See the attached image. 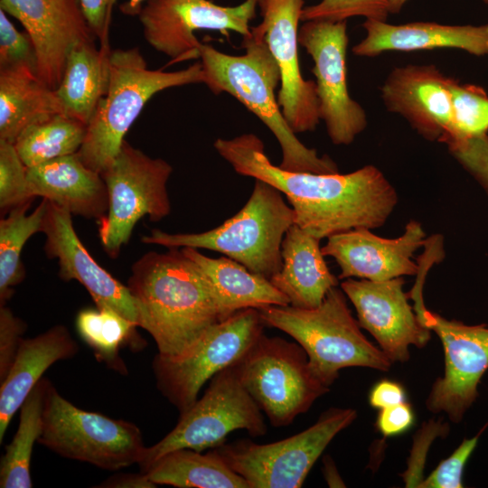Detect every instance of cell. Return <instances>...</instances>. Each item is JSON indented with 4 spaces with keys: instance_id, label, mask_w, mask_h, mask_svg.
Listing matches in <instances>:
<instances>
[{
    "instance_id": "cell-1",
    "label": "cell",
    "mask_w": 488,
    "mask_h": 488,
    "mask_svg": "<svg viewBox=\"0 0 488 488\" xmlns=\"http://www.w3.org/2000/svg\"><path fill=\"white\" fill-rule=\"evenodd\" d=\"M213 146L236 173L262 180L285 194L295 223L320 239L380 227L398 203L394 187L371 164L345 174L284 170L270 162L263 142L251 133L218 138Z\"/></svg>"
},
{
    "instance_id": "cell-2",
    "label": "cell",
    "mask_w": 488,
    "mask_h": 488,
    "mask_svg": "<svg viewBox=\"0 0 488 488\" xmlns=\"http://www.w3.org/2000/svg\"><path fill=\"white\" fill-rule=\"evenodd\" d=\"M131 270L127 287L138 326L151 334L159 354L181 355L221 321L205 275L179 248L147 252Z\"/></svg>"
},
{
    "instance_id": "cell-3",
    "label": "cell",
    "mask_w": 488,
    "mask_h": 488,
    "mask_svg": "<svg viewBox=\"0 0 488 488\" xmlns=\"http://www.w3.org/2000/svg\"><path fill=\"white\" fill-rule=\"evenodd\" d=\"M244 54H227L211 45L202 43L200 60L204 82L218 95L233 96L252 112L277 138L282 150L280 168L292 172L315 174L339 173L328 156L305 146L286 120L276 97L280 85V71L262 33L257 26L243 37Z\"/></svg>"
},
{
    "instance_id": "cell-4",
    "label": "cell",
    "mask_w": 488,
    "mask_h": 488,
    "mask_svg": "<svg viewBox=\"0 0 488 488\" xmlns=\"http://www.w3.org/2000/svg\"><path fill=\"white\" fill-rule=\"evenodd\" d=\"M203 82L201 61L175 71L150 70L139 48L111 50L108 90L88 124L85 139L76 154L85 165L101 174L154 95L169 88Z\"/></svg>"
},
{
    "instance_id": "cell-5",
    "label": "cell",
    "mask_w": 488,
    "mask_h": 488,
    "mask_svg": "<svg viewBox=\"0 0 488 488\" xmlns=\"http://www.w3.org/2000/svg\"><path fill=\"white\" fill-rule=\"evenodd\" d=\"M258 310L265 326L285 332L305 350L312 372L328 388L347 367L390 369V360L361 333L342 288L333 287L314 308L288 305Z\"/></svg>"
},
{
    "instance_id": "cell-6",
    "label": "cell",
    "mask_w": 488,
    "mask_h": 488,
    "mask_svg": "<svg viewBox=\"0 0 488 488\" xmlns=\"http://www.w3.org/2000/svg\"><path fill=\"white\" fill-rule=\"evenodd\" d=\"M295 223V212L282 193L256 179L242 209L220 226L201 233H167L158 229L141 238L144 244L214 250L267 279L282 267L285 234Z\"/></svg>"
},
{
    "instance_id": "cell-7",
    "label": "cell",
    "mask_w": 488,
    "mask_h": 488,
    "mask_svg": "<svg viewBox=\"0 0 488 488\" xmlns=\"http://www.w3.org/2000/svg\"><path fill=\"white\" fill-rule=\"evenodd\" d=\"M232 366L275 427L290 425L330 390L312 372L306 352L297 343L263 333Z\"/></svg>"
},
{
    "instance_id": "cell-8",
    "label": "cell",
    "mask_w": 488,
    "mask_h": 488,
    "mask_svg": "<svg viewBox=\"0 0 488 488\" xmlns=\"http://www.w3.org/2000/svg\"><path fill=\"white\" fill-rule=\"evenodd\" d=\"M38 443L61 456L109 471L138 464L145 449L135 424L80 409L61 396L52 383Z\"/></svg>"
},
{
    "instance_id": "cell-9",
    "label": "cell",
    "mask_w": 488,
    "mask_h": 488,
    "mask_svg": "<svg viewBox=\"0 0 488 488\" xmlns=\"http://www.w3.org/2000/svg\"><path fill=\"white\" fill-rule=\"evenodd\" d=\"M238 429H245L253 437L267 433L261 409L231 365L212 377L204 394L180 414L175 427L163 439L145 447L138 463L141 473L145 474L157 459L176 449L202 452L218 447Z\"/></svg>"
},
{
    "instance_id": "cell-10",
    "label": "cell",
    "mask_w": 488,
    "mask_h": 488,
    "mask_svg": "<svg viewBox=\"0 0 488 488\" xmlns=\"http://www.w3.org/2000/svg\"><path fill=\"white\" fill-rule=\"evenodd\" d=\"M172 165L152 158L127 140L101 173L108 193L107 214L99 220V236L105 252L116 258L131 238L140 219L158 221L169 215L166 183Z\"/></svg>"
},
{
    "instance_id": "cell-11",
    "label": "cell",
    "mask_w": 488,
    "mask_h": 488,
    "mask_svg": "<svg viewBox=\"0 0 488 488\" xmlns=\"http://www.w3.org/2000/svg\"><path fill=\"white\" fill-rule=\"evenodd\" d=\"M357 417L352 408H332L292 436L269 444L249 439L213 448L249 488H299L325 447Z\"/></svg>"
},
{
    "instance_id": "cell-12",
    "label": "cell",
    "mask_w": 488,
    "mask_h": 488,
    "mask_svg": "<svg viewBox=\"0 0 488 488\" xmlns=\"http://www.w3.org/2000/svg\"><path fill=\"white\" fill-rule=\"evenodd\" d=\"M259 312L248 308L212 325L178 356L157 353L153 361L156 385L180 414L198 399L202 386L233 365L263 333Z\"/></svg>"
},
{
    "instance_id": "cell-13",
    "label": "cell",
    "mask_w": 488,
    "mask_h": 488,
    "mask_svg": "<svg viewBox=\"0 0 488 488\" xmlns=\"http://www.w3.org/2000/svg\"><path fill=\"white\" fill-rule=\"evenodd\" d=\"M259 0L223 6L210 0H147L137 14L144 37L155 51L174 62L200 58V30L250 33Z\"/></svg>"
},
{
    "instance_id": "cell-14",
    "label": "cell",
    "mask_w": 488,
    "mask_h": 488,
    "mask_svg": "<svg viewBox=\"0 0 488 488\" xmlns=\"http://www.w3.org/2000/svg\"><path fill=\"white\" fill-rule=\"evenodd\" d=\"M299 45L314 61L320 118L334 145H350L367 127L364 108L349 94L347 21H306L298 32Z\"/></svg>"
},
{
    "instance_id": "cell-15",
    "label": "cell",
    "mask_w": 488,
    "mask_h": 488,
    "mask_svg": "<svg viewBox=\"0 0 488 488\" xmlns=\"http://www.w3.org/2000/svg\"><path fill=\"white\" fill-rule=\"evenodd\" d=\"M413 307L419 322L437 334L445 353L444 376L434 382L426 406L458 423L476 399L478 384L488 369V328L447 320L427 310L423 300L414 302Z\"/></svg>"
},
{
    "instance_id": "cell-16",
    "label": "cell",
    "mask_w": 488,
    "mask_h": 488,
    "mask_svg": "<svg viewBox=\"0 0 488 488\" xmlns=\"http://www.w3.org/2000/svg\"><path fill=\"white\" fill-rule=\"evenodd\" d=\"M305 0H259L257 26L280 71L277 101L293 131H314L321 118L315 82L304 79L298 59V32Z\"/></svg>"
},
{
    "instance_id": "cell-17",
    "label": "cell",
    "mask_w": 488,
    "mask_h": 488,
    "mask_svg": "<svg viewBox=\"0 0 488 488\" xmlns=\"http://www.w3.org/2000/svg\"><path fill=\"white\" fill-rule=\"evenodd\" d=\"M400 277L385 281L346 278L341 288L352 303L360 326L367 330L391 362L409 359L408 347H425L431 330L418 320Z\"/></svg>"
},
{
    "instance_id": "cell-18",
    "label": "cell",
    "mask_w": 488,
    "mask_h": 488,
    "mask_svg": "<svg viewBox=\"0 0 488 488\" xmlns=\"http://www.w3.org/2000/svg\"><path fill=\"white\" fill-rule=\"evenodd\" d=\"M0 9L25 29L36 52L37 75L53 90L71 50L96 37L79 0H0Z\"/></svg>"
},
{
    "instance_id": "cell-19",
    "label": "cell",
    "mask_w": 488,
    "mask_h": 488,
    "mask_svg": "<svg viewBox=\"0 0 488 488\" xmlns=\"http://www.w3.org/2000/svg\"><path fill=\"white\" fill-rule=\"evenodd\" d=\"M450 81L433 64L396 67L381 86V99L421 136L441 142L455 132Z\"/></svg>"
},
{
    "instance_id": "cell-20",
    "label": "cell",
    "mask_w": 488,
    "mask_h": 488,
    "mask_svg": "<svg viewBox=\"0 0 488 488\" xmlns=\"http://www.w3.org/2000/svg\"><path fill=\"white\" fill-rule=\"evenodd\" d=\"M71 216L47 201L42 229L46 256L58 259L62 280H77L88 290L96 307L112 309L138 326V313L129 288L93 258L78 237Z\"/></svg>"
},
{
    "instance_id": "cell-21",
    "label": "cell",
    "mask_w": 488,
    "mask_h": 488,
    "mask_svg": "<svg viewBox=\"0 0 488 488\" xmlns=\"http://www.w3.org/2000/svg\"><path fill=\"white\" fill-rule=\"evenodd\" d=\"M425 237L421 224L412 220L404 233L395 239L379 237L367 228L331 235L322 252L334 258L340 267L339 279L385 281L418 274L419 266L413 256L425 246Z\"/></svg>"
},
{
    "instance_id": "cell-22",
    "label": "cell",
    "mask_w": 488,
    "mask_h": 488,
    "mask_svg": "<svg viewBox=\"0 0 488 488\" xmlns=\"http://www.w3.org/2000/svg\"><path fill=\"white\" fill-rule=\"evenodd\" d=\"M365 36L352 52L360 57H375L386 52L458 49L476 56H488V24L453 25L435 22L391 24L365 19Z\"/></svg>"
},
{
    "instance_id": "cell-23",
    "label": "cell",
    "mask_w": 488,
    "mask_h": 488,
    "mask_svg": "<svg viewBox=\"0 0 488 488\" xmlns=\"http://www.w3.org/2000/svg\"><path fill=\"white\" fill-rule=\"evenodd\" d=\"M28 189L72 215L100 220L108 209L101 174L85 165L77 154L27 167Z\"/></svg>"
},
{
    "instance_id": "cell-24",
    "label": "cell",
    "mask_w": 488,
    "mask_h": 488,
    "mask_svg": "<svg viewBox=\"0 0 488 488\" xmlns=\"http://www.w3.org/2000/svg\"><path fill=\"white\" fill-rule=\"evenodd\" d=\"M320 240L296 223L283 239L282 267L270 281L294 307H317L327 293L338 286V278L324 260Z\"/></svg>"
},
{
    "instance_id": "cell-25",
    "label": "cell",
    "mask_w": 488,
    "mask_h": 488,
    "mask_svg": "<svg viewBox=\"0 0 488 488\" xmlns=\"http://www.w3.org/2000/svg\"><path fill=\"white\" fill-rule=\"evenodd\" d=\"M78 344L68 329L55 325L33 338L23 339L14 362L1 381L0 443L13 417L48 368L76 354Z\"/></svg>"
},
{
    "instance_id": "cell-26",
    "label": "cell",
    "mask_w": 488,
    "mask_h": 488,
    "mask_svg": "<svg viewBox=\"0 0 488 488\" xmlns=\"http://www.w3.org/2000/svg\"><path fill=\"white\" fill-rule=\"evenodd\" d=\"M181 249L202 269L209 281L221 321L243 309L290 305L286 296L269 279L240 263L228 257L210 258L194 248Z\"/></svg>"
},
{
    "instance_id": "cell-27",
    "label": "cell",
    "mask_w": 488,
    "mask_h": 488,
    "mask_svg": "<svg viewBox=\"0 0 488 488\" xmlns=\"http://www.w3.org/2000/svg\"><path fill=\"white\" fill-rule=\"evenodd\" d=\"M65 114L55 90L30 68L0 69V139L14 143L29 126Z\"/></svg>"
},
{
    "instance_id": "cell-28",
    "label": "cell",
    "mask_w": 488,
    "mask_h": 488,
    "mask_svg": "<svg viewBox=\"0 0 488 488\" xmlns=\"http://www.w3.org/2000/svg\"><path fill=\"white\" fill-rule=\"evenodd\" d=\"M108 42L98 49L94 40L82 42L70 52L63 76L55 93L65 114L82 123H89L107 94L110 81Z\"/></svg>"
},
{
    "instance_id": "cell-29",
    "label": "cell",
    "mask_w": 488,
    "mask_h": 488,
    "mask_svg": "<svg viewBox=\"0 0 488 488\" xmlns=\"http://www.w3.org/2000/svg\"><path fill=\"white\" fill-rule=\"evenodd\" d=\"M157 484L178 488H249L221 455L211 449L206 454L181 448L157 459L145 473Z\"/></svg>"
},
{
    "instance_id": "cell-30",
    "label": "cell",
    "mask_w": 488,
    "mask_h": 488,
    "mask_svg": "<svg viewBox=\"0 0 488 488\" xmlns=\"http://www.w3.org/2000/svg\"><path fill=\"white\" fill-rule=\"evenodd\" d=\"M50 381L42 378L20 408V420L0 464L1 488H31L30 464L33 447L42 430L43 409Z\"/></svg>"
},
{
    "instance_id": "cell-31",
    "label": "cell",
    "mask_w": 488,
    "mask_h": 488,
    "mask_svg": "<svg viewBox=\"0 0 488 488\" xmlns=\"http://www.w3.org/2000/svg\"><path fill=\"white\" fill-rule=\"evenodd\" d=\"M86 133V124L66 114H57L26 127L14 145L23 163L32 167L76 154Z\"/></svg>"
},
{
    "instance_id": "cell-32",
    "label": "cell",
    "mask_w": 488,
    "mask_h": 488,
    "mask_svg": "<svg viewBox=\"0 0 488 488\" xmlns=\"http://www.w3.org/2000/svg\"><path fill=\"white\" fill-rule=\"evenodd\" d=\"M32 202L12 209L0 221V305H5L14 287L25 277L21 253L26 241L42 232L47 201L42 199L35 210L27 214Z\"/></svg>"
},
{
    "instance_id": "cell-33",
    "label": "cell",
    "mask_w": 488,
    "mask_h": 488,
    "mask_svg": "<svg viewBox=\"0 0 488 488\" xmlns=\"http://www.w3.org/2000/svg\"><path fill=\"white\" fill-rule=\"evenodd\" d=\"M76 327L99 361L113 369H124L118 351L134 333L136 327L135 324L112 309L96 307L80 311L76 317Z\"/></svg>"
},
{
    "instance_id": "cell-34",
    "label": "cell",
    "mask_w": 488,
    "mask_h": 488,
    "mask_svg": "<svg viewBox=\"0 0 488 488\" xmlns=\"http://www.w3.org/2000/svg\"><path fill=\"white\" fill-rule=\"evenodd\" d=\"M450 89L455 132L454 136L446 137H470L487 134L488 95L484 89L472 84H461L453 78Z\"/></svg>"
},
{
    "instance_id": "cell-35",
    "label": "cell",
    "mask_w": 488,
    "mask_h": 488,
    "mask_svg": "<svg viewBox=\"0 0 488 488\" xmlns=\"http://www.w3.org/2000/svg\"><path fill=\"white\" fill-rule=\"evenodd\" d=\"M35 199L28 189L27 166L13 143L0 139V210L5 215L12 209Z\"/></svg>"
},
{
    "instance_id": "cell-36",
    "label": "cell",
    "mask_w": 488,
    "mask_h": 488,
    "mask_svg": "<svg viewBox=\"0 0 488 488\" xmlns=\"http://www.w3.org/2000/svg\"><path fill=\"white\" fill-rule=\"evenodd\" d=\"M389 14L388 0H320L304 7L301 21L342 22L358 16L386 21Z\"/></svg>"
},
{
    "instance_id": "cell-37",
    "label": "cell",
    "mask_w": 488,
    "mask_h": 488,
    "mask_svg": "<svg viewBox=\"0 0 488 488\" xmlns=\"http://www.w3.org/2000/svg\"><path fill=\"white\" fill-rule=\"evenodd\" d=\"M17 66L30 68L37 74L36 52L28 33L17 31L0 9V69Z\"/></svg>"
},
{
    "instance_id": "cell-38",
    "label": "cell",
    "mask_w": 488,
    "mask_h": 488,
    "mask_svg": "<svg viewBox=\"0 0 488 488\" xmlns=\"http://www.w3.org/2000/svg\"><path fill=\"white\" fill-rule=\"evenodd\" d=\"M442 143L488 193V135L446 137Z\"/></svg>"
},
{
    "instance_id": "cell-39",
    "label": "cell",
    "mask_w": 488,
    "mask_h": 488,
    "mask_svg": "<svg viewBox=\"0 0 488 488\" xmlns=\"http://www.w3.org/2000/svg\"><path fill=\"white\" fill-rule=\"evenodd\" d=\"M485 426L474 436L464 439L461 445L418 485L419 488H462L465 465L474 450Z\"/></svg>"
},
{
    "instance_id": "cell-40",
    "label": "cell",
    "mask_w": 488,
    "mask_h": 488,
    "mask_svg": "<svg viewBox=\"0 0 488 488\" xmlns=\"http://www.w3.org/2000/svg\"><path fill=\"white\" fill-rule=\"evenodd\" d=\"M26 324L10 308L0 305V382L7 375L23 341Z\"/></svg>"
},
{
    "instance_id": "cell-41",
    "label": "cell",
    "mask_w": 488,
    "mask_h": 488,
    "mask_svg": "<svg viewBox=\"0 0 488 488\" xmlns=\"http://www.w3.org/2000/svg\"><path fill=\"white\" fill-rule=\"evenodd\" d=\"M415 421L412 406L407 401L380 409L377 429L385 436H394L408 431Z\"/></svg>"
},
{
    "instance_id": "cell-42",
    "label": "cell",
    "mask_w": 488,
    "mask_h": 488,
    "mask_svg": "<svg viewBox=\"0 0 488 488\" xmlns=\"http://www.w3.org/2000/svg\"><path fill=\"white\" fill-rule=\"evenodd\" d=\"M86 20L100 43L108 42L113 0H79Z\"/></svg>"
},
{
    "instance_id": "cell-43",
    "label": "cell",
    "mask_w": 488,
    "mask_h": 488,
    "mask_svg": "<svg viewBox=\"0 0 488 488\" xmlns=\"http://www.w3.org/2000/svg\"><path fill=\"white\" fill-rule=\"evenodd\" d=\"M407 393L402 384L391 380L376 382L369 392L370 405L378 409L406 401Z\"/></svg>"
},
{
    "instance_id": "cell-44",
    "label": "cell",
    "mask_w": 488,
    "mask_h": 488,
    "mask_svg": "<svg viewBox=\"0 0 488 488\" xmlns=\"http://www.w3.org/2000/svg\"><path fill=\"white\" fill-rule=\"evenodd\" d=\"M156 485L152 483L144 473L119 474L111 476L99 487L109 488H154Z\"/></svg>"
},
{
    "instance_id": "cell-45",
    "label": "cell",
    "mask_w": 488,
    "mask_h": 488,
    "mask_svg": "<svg viewBox=\"0 0 488 488\" xmlns=\"http://www.w3.org/2000/svg\"><path fill=\"white\" fill-rule=\"evenodd\" d=\"M117 0H113L115 4ZM147 0H127L121 6V11L128 15H137L141 7Z\"/></svg>"
},
{
    "instance_id": "cell-46",
    "label": "cell",
    "mask_w": 488,
    "mask_h": 488,
    "mask_svg": "<svg viewBox=\"0 0 488 488\" xmlns=\"http://www.w3.org/2000/svg\"><path fill=\"white\" fill-rule=\"evenodd\" d=\"M408 0H388L390 14L399 13Z\"/></svg>"
},
{
    "instance_id": "cell-47",
    "label": "cell",
    "mask_w": 488,
    "mask_h": 488,
    "mask_svg": "<svg viewBox=\"0 0 488 488\" xmlns=\"http://www.w3.org/2000/svg\"><path fill=\"white\" fill-rule=\"evenodd\" d=\"M485 5H488V0H483Z\"/></svg>"
}]
</instances>
